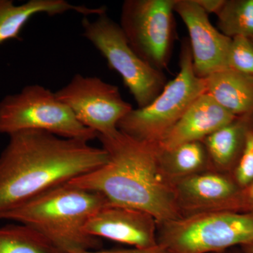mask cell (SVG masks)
Wrapping results in <instances>:
<instances>
[{
	"label": "cell",
	"mask_w": 253,
	"mask_h": 253,
	"mask_svg": "<svg viewBox=\"0 0 253 253\" xmlns=\"http://www.w3.org/2000/svg\"><path fill=\"white\" fill-rule=\"evenodd\" d=\"M0 154V219L33 198L101 167L107 151L89 141L47 131L25 130L9 136Z\"/></svg>",
	"instance_id": "cell-1"
},
{
	"label": "cell",
	"mask_w": 253,
	"mask_h": 253,
	"mask_svg": "<svg viewBox=\"0 0 253 253\" xmlns=\"http://www.w3.org/2000/svg\"><path fill=\"white\" fill-rule=\"evenodd\" d=\"M97 139L109 154L107 163L68 184L102 195L109 204L149 213L158 224L181 218L173 184L160 165L158 144L120 130Z\"/></svg>",
	"instance_id": "cell-2"
},
{
	"label": "cell",
	"mask_w": 253,
	"mask_h": 253,
	"mask_svg": "<svg viewBox=\"0 0 253 253\" xmlns=\"http://www.w3.org/2000/svg\"><path fill=\"white\" fill-rule=\"evenodd\" d=\"M108 204L102 195L66 183L29 200L2 219L33 228L63 253L97 251L101 239L86 234L84 226Z\"/></svg>",
	"instance_id": "cell-3"
},
{
	"label": "cell",
	"mask_w": 253,
	"mask_h": 253,
	"mask_svg": "<svg viewBox=\"0 0 253 253\" xmlns=\"http://www.w3.org/2000/svg\"><path fill=\"white\" fill-rule=\"evenodd\" d=\"M179 71L148 106L133 109L120 121L118 130L143 142L158 144L191 105L206 92V80L198 77L193 66L189 38L181 42Z\"/></svg>",
	"instance_id": "cell-4"
},
{
	"label": "cell",
	"mask_w": 253,
	"mask_h": 253,
	"mask_svg": "<svg viewBox=\"0 0 253 253\" xmlns=\"http://www.w3.org/2000/svg\"><path fill=\"white\" fill-rule=\"evenodd\" d=\"M158 244L170 253H212L253 241V213H199L158 224Z\"/></svg>",
	"instance_id": "cell-5"
},
{
	"label": "cell",
	"mask_w": 253,
	"mask_h": 253,
	"mask_svg": "<svg viewBox=\"0 0 253 253\" xmlns=\"http://www.w3.org/2000/svg\"><path fill=\"white\" fill-rule=\"evenodd\" d=\"M47 131L61 137L90 141L97 134L83 126L54 92L40 84L24 86L0 101V134Z\"/></svg>",
	"instance_id": "cell-6"
},
{
	"label": "cell",
	"mask_w": 253,
	"mask_h": 253,
	"mask_svg": "<svg viewBox=\"0 0 253 253\" xmlns=\"http://www.w3.org/2000/svg\"><path fill=\"white\" fill-rule=\"evenodd\" d=\"M83 36L90 42L107 61L111 69L122 78L138 108H144L161 94L167 84L163 71L151 67L129 45L118 23L107 12L94 21L82 20Z\"/></svg>",
	"instance_id": "cell-7"
},
{
	"label": "cell",
	"mask_w": 253,
	"mask_h": 253,
	"mask_svg": "<svg viewBox=\"0 0 253 253\" xmlns=\"http://www.w3.org/2000/svg\"><path fill=\"white\" fill-rule=\"evenodd\" d=\"M175 0H126L121 28L131 47L151 67L168 68L176 38Z\"/></svg>",
	"instance_id": "cell-8"
},
{
	"label": "cell",
	"mask_w": 253,
	"mask_h": 253,
	"mask_svg": "<svg viewBox=\"0 0 253 253\" xmlns=\"http://www.w3.org/2000/svg\"><path fill=\"white\" fill-rule=\"evenodd\" d=\"M54 93L80 123L98 136L115 134L118 123L133 109L123 99L118 86L95 76L78 73Z\"/></svg>",
	"instance_id": "cell-9"
},
{
	"label": "cell",
	"mask_w": 253,
	"mask_h": 253,
	"mask_svg": "<svg viewBox=\"0 0 253 253\" xmlns=\"http://www.w3.org/2000/svg\"><path fill=\"white\" fill-rule=\"evenodd\" d=\"M174 11L187 28L196 76L206 79L214 73L227 69L232 39L212 26L209 15L196 0H175Z\"/></svg>",
	"instance_id": "cell-10"
},
{
	"label": "cell",
	"mask_w": 253,
	"mask_h": 253,
	"mask_svg": "<svg viewBox=\"0 0 253 253\" xmlns=\"http://www.w3.org/2000/svg\"><path fill=\"white\" fill-rule=\"evenodd\" d=\"M94 237L129 245L136 249L157 246L158 222L149 213L108 204L99 210L84 226Z\"/></svg>",
	"instance_id": "cell-11"
},
{
	"label": "cell",
	"mask_w": 253,
	"mask_h": 253,
	"mask_svg": "<svg viewBox=\"0 0 253 253\" xmlns=\"http://www.w3.org/2000/svg\"><path fill=\"white\" fill-rule=\"evenodd\" d=\"M181 218L222 211L241 189L228 173L208 169L173 183Z\"/></svg>",
	"instance_id": "cell-12"
},
{
	"label": "cell",
	"mask_w": 253,
	"mask_h": 253,
	"mask_svg": "<svg viewBox=\"0 0 253 253\" xmlns=\"http://www.w3.org/2000/svg\"><path fill=\"white\" fill-rule=\"evenodd\" d=\"M236 118L205 92L191 105L158 146L168 150L185 143L203 141Z\"/></svg>",
	"instance_id": "cell-13"
},
{
	"label": "cell",
	"mask_w": 253,
	"mask_h": 253,
	"mask_svg": "<svg viewBox=\"0 0 253 253\" xmlns=\"http://www.w3.org/2000/svg\"><path fill=\"white\" fill-rule=\"evenodd\" d=\"M68 11H75L86 17L107 12V8H89L71 4L66 0H29L19 5L15 4L13 0H0V45L19 39L23 28L33 16L39 14L54 16Z\"/></svg>",
	"instance_id": "cell-14"
},
{
	"label": "cell",
	"mask_w": 253,
	"mask_h": 253,
	"mask_svg": "<svg viewBox=\"0 0 253 253\" xmlns=\"http://www.w3.org/2000/svg\"><path fill=\"white\" fill-rule=\"evenodd\" d=\"M252 130L253 116H239L205 138L202 141L212 169L226 173L234 169L244 150L246 136Z\"/></svg>",
	"instance_id": "cell-15"
},
{
	"label": "cell",
	"mask_w": 253,
	"mask_h": 253,
	"mask_svg": "<svg viewBox=\"0 0 253 253\" xmlns=\"http://www.w3.org/2000/svg\"><path fill=\"white\" fill-rule=\"evenodd\" d=\"M205 80L206 92L224 109L236 117L253 116V77L225 69Z\"/></svg>",
	"instance_id": "cell-16"
},
{
	"label": "cell",
	"mask_w": 253,
	"mask_h": 253,
	"mask_svg": "<svg viewBox=\"0 0 253 253\" xmlns=\"http://www.w3.org/2000/svg\"><path fill=\"white\" fill-rule=\"evenodd\" d=\"M158 158L163 173L172 184L183 178L212 169L202 141L185 143L168 150L158 146Z\"/></svg>",
	"instance_id": "cell-17"
},
{
	"label": "cell",
	"mask_w": 253,
	"mask_h": 253,
	"mask_svg": "<svg viewBox=\"0 0 253 253\" xmlns=\"http://www.w3.org/2000/svg\"><path fill=\"white\" fill-rule=\"evenodd\" d=\"M0 253H63L33 228L25 224L0 227Z\"/></svg>",
	"instance_id": "cell-18"
},
{
	"label": "cell",
	"mask_w": 253,
	"mask_h": 253,
	"mask_svg": "<svg viewBox=\"0 0 253 253\" xmlns=\"http://www.w3.org/2000/svg\"><path fill=\"white\" fill-rule=\"evenodd\" d=\"M216 16L217 28L224 36L253 42V0H225Z\"/></svg>",
	"instance_id": "cell-19"
},
{
	"label": "cell",
	"mask_w": 253,
	"mask_h": 253,
	"mask_svg": "<svg viewBox=\"0 0 253 253\" xmlns=\"http://www.w3.org/2000/svg\"><path fill=\"white\" fill-rule=\"evenodd\" d=\"M227 69L253 77V42L241 37L233 38Z\"/></svg>",
	"instance_id": "cell-20"
},
{
	"label": "cell",
	"mask_w": 253,
	"mask_h": 253,
	"mask_svg": "<svg viewBox=\"0 0 253 253\" xmlns=\"http://www.w3.org/2000/svg\"><path fill=\"white\" fill-rule=\"evenodd\" d=\"M233 178L241 189L253 181V130L246 136L242 154L234 169Z\"/></svg>",
	"instance_id": "cell-21"
},
{
	"label": "cell",
	"mask_w": 253,
	"mask_h": 253,
	"mask_svg": "<svg viewBox=\"0 0 253 253\" xmlns=\"http://www.w3.org/2000/svg\"><path fill=\"white\" fill-rule=\"evenodd\" d=\"M222 211H236L253 214V181L239 191L224 206Z\"/></svg>",
	"instance_id": "cell-22"
},
{
	"label": "cell",
	"mask_w": 253,
	"mask_h": 253,
	"mask_svg": "<svg viewBox=\"0 0 253 253\" xmlns=\"http://www.w3.org/2000/svg\"><path fill=\"white\" fill-rule=\"evenodd\" d=\"M78 253H170L166 248L158 244L149 249L111 250V251H88Z\"/></svg>",
	"instance_id": "cell-23"
},
{
	"label": "cell",
	"mask_w": 253,
	"mask_h": 253,
	"mask_svg": "<svg viewBox=\"0 0 253 253\" xmlns=\"http://www.w3.org/2000/svg\"><path fill=\"white\" fill-rule=\"evenodd\" d=\"M206 14L217 15L225 2V0H196Z\"/></svg>",
	"instance_id": "cell-24"
},
{
	"label": "cell",
	"mask_w": 253,
	"mask_h": 253,
	"mask_svg": "<svg viewBox=\"0 0 253 253\" xmlns=\"http://www.w3.org/2000/svg\"><path fill=\"white\" fill-rule=\"evenodd\" d=\"M243 253H253V241L240 246Z\"/></svg>",
	"instance_id": "cell-25"
},
{
	"label": "cell",
	"mask_w": 253,
	"mask_h": 253,
	"mask_svg": "<svg viewBox=\"0 0 253 253\" xmlns=\"http://www.w3.org/2000/svg\"><path fill=\"white\" fill-rule=\"evenodd\" d=\"M212 253H243L241 251V249L240 251H236L235 248H232V249L225 250V251H220V252Z\"/></svg>",
	"instance_id": "cell-26"
}]
</instances>
